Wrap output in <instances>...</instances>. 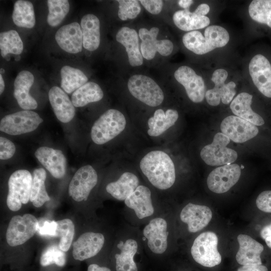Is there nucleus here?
<instances>
[{
  "instance_id": "obj_43",
  "label": "nucleus",
  "mask_w": 271,
  "mask_h": 271,
  "mask_svg": "<svg viewBox=\"0 0 271 271\" xmlns=\"http://www.w3.org/2000/svg\"><path fill=\"white\" fill-rule=\"evenodd\" d=\"M16 152L14 144L8 139L1 137L0 138V159L8 160L11 158Z\"/></svg>"
},
{
  "instance_id": "obj_20",
  "label": "nucleus",
  "mask_w": 271,
  "mask_h": 271,
  "mask_svg": "<svg viewBox=\"0 0 271 271\" xmlns=\"http://www.w3.org/2000/svg\"><path fill=\"white\" fill-rule=\"evenodd\" d=\"M35 156L54 178L61 179L65 175L66 159L61 151L41 147L36 151Z\"/></svg>"
},
{
  "instance_id": "obj_15",
  "label": "nucleus",
  "mask_w": 271,
  "mask_h": 271,
  "mask_svg": "<svg viewBox=\"0 0 271 271\" xmlns=\"http://www.w3.org/2000/svg\"><path fill=\"white\" fill-rule=\"evenodd\" d=\"M176 80L182 85L189 98L194 103H199L204 99L206 86L203 79L195 71L187 66L179 67L174 73Z\"/></svg>"
},
{
  "instance_id": "obj_48",
  "label": "nucleus",
  "mask_w": 271,
  "mask_h": 271,
  "mask_svg": "<svg viewBox=\"0 0 271 271\" xmlns=\"http://www.w3.org/2000/svg\"><path fill=\"white\" fill-rule=\"evenodd\" d=\"M210 11L209 6L206 4H201L199 5L194 12L197 15L199 16H205Z\"/></svg>"
},
{
  "instance_id": "obj_52",
  "label": "nucleus",
  "mask_w": 271,
  "mask_h": 271,
  "mask_svg": "<svg viewBox=\"0 0 271 271\" xmlns=\"http://www.w3.org/2000/svg\"><path fill=\"white\" fill-rule=\"evenodd\" d=\"M5 82L2 74H0V94H2L5 89Z\"/></svg>"
},
{
  "instance_id": "obj_6",
  "label": "nucleus",
  "mask_w": 271,
  "mask_h": 271,
  "mask_svg": "<svg viewBox=\"0 0 271 271\" xmlns=\"http://www.w3.org/2000/svg\"><path fill=\"white\" fill-rule=\"evenodd\" d=\"M217 244L218 237L214 232H203L194 240L191 248V255L196 262L204 266H215L221 261Z\"/></svg>"
},
{
  "instance_id": "obj_26",
  "label": "nucleus",
  "mask_w": 271,
  "mask_h": 271,
  "mask_svg": "<svg viewBox=\"0 0 271 271\" xmlns=\"http://www.w3.org/2000/svg\"><path fill=\"white\" fill-rule=\"evenodd\" d=\"M116 40L125 47L131 66L143 64V57L139 49V35L134 29L127 27L121 28L116 35Z\"/></svg>"
},
{
  "instance_id": "obj_38",
  "label": "nucleus",
  "mask_w": 271,
  "mask_h": 271,
  "mask_svg": "<svg viewBox=\"0 0 271 271\" xmlns=\"http://www.w3.org/2000/svg\"><path fill=\"white\" fill-rule=\"evenodd\" d=\"M250 18L271 28V0H254L248 7Z\"/></svg>"
},
{
  "instance_id": "obj_36",
  "label": "nucleus",
  "mask_w": 271,
  "mask_h": 271,
  "mask_svg": "<svg viewBox=\"0 0 271 271\" xmlns=\"http://www.w3.org/2000/svg\"><path fill=\"white\" fill-rule=\"evenodd\" d=\"M61 86L63 90L70 94L87 82L88 78L80 70L64 66L61 69Z\"/></svg>"
},
{
  "instance_id": "obj_16",
  "label": "nucleus",
  "mask_w": 271,
  "mask_h": 271,
  "mask_svg": "<svg viewBox=\"0 0 271 271\" xmlns=\"http://www.w3.org/2000/svg\"><path fill=\"white\" fill-rule=\"evenodd\" d=\"M166 220L156 217L150 221L143 229V235L147 240V245L155 254L164 253L168 247V232Z\"/></svg>"
},
{
  "instance_id": "obj_12",
  "label": "nucleus",
  "mask_w": 271,
  "mask_h": 271,
  "mask_svg": "<svg viewBox=\"0 0 271 271\" xmlns=\"http://www.w3.org/2000/svg\"><path fill=\"white\" fill-rule=\"evenodd\" d=\"M227 76V71L223 69H218L213 73L211 80L214 83V87L206 91L205 96L209 105L217 106L220 100L225 104L232 101L236 94V84L233 81L225 83Z\"/></svg>"
},
{
  "instance_id": "obj_50",
  "label": "nucleus",
  "mask_w": 271,
  "mask_h": 271,
  "mask_svg": "<svg viewBox=\"0 0 271 271\" xmlns=\"http://www.w3.org/2000/svg\"><path fill=\"white\" fill-rule=\"evenodd\" d=\"M260 234L263 239L271 236V224L263 227L261 230Z\"/></svg>"
},
{
  "instance_id": "obj_42",
  "label": "nucleus",
  "mask_w": 271,
  "mask_h": 271,
  "mask_svg": "<svg viewBox=\"0 0 271 271\" xmlns=\"http://www.w3.org/2000/svg\"><path fill=\"white\" fill-rule=\"evenodd\" d=\"M118 16L122 21L133 19L141 11L140 2L137 0H118Z\"/></svg>"
},
{
  "instance_id": "obj_39",
  "label": "nucleus",
  "mask_w": 271,
  "mask_h": 271,
  "mask_svg": "<svg viewBox=\"0 0 271 271\" xmlns=\"http://www.w3.org/2000/svg\"><path fill=\"white\" fill-rule=\"evenodd\" d=\"M49 10L47 21L52 27L58 26L64 20L70 9L67 0H48L47 1Z\"/></svg>"
},
{
  "instance_id": "obj_40",
  "label": "nucleus",
  "mask_w": 271,
  "mask_h": 271,
  "mask_svg": "<svg viewBox=\"0 0 271 271\" xmlns=\"http://www.w3.org/2000/svg\"><path fill=\"white\" fill-rule=\"evenodd\" d=\"M56 222L55 236L60 237L58 246L61 250L66 252L69 250L74 237V225L69 219H64Z\"/></svg>"
},
{
  "instance_id": "obj_55",
  "label": "nucleus",
  "mask_w": 271,
  "mask_h": 271,
  "mask_svg": "<svg viewBox=\"0 0 271 271\" xmlns=\"http://www.w3.org/2000/svg\"><path fill=\"white\" fill-rule=\"evenodd\" d=\"M241 169L244 168V166L243 165H241L240 167Z\"/></svg>"
},
{
  "instance_id": "obj_8",
  "label": "nucleus",
  "mask_w": 271,
  "mask_h": 271,
  "mask_svg": "<svg viewBox=\"0 0 271 271\" xmlns=\"http://www.w3.org/2000/svg\"><path fill=\"white\" fill-rule=\"evenodd\" d=\"M43 121L37 113L28 110H22L2 118L0 130L10 135H20L35 130Z\"/></svg>"
},
{
  "instance_id": "obj_41",
  "label": "nucleus",
  "mask_w": 271,
  "mask_h": 271,
  "mask_svg": "<svg viewBox=\"0 0 271 271\" xmlns=\"http://www.w3.org/2000/svg\"><path fill=\"white\" fill-rule=\"evenodd\" d=\"M66 263V254L61 250L58 245L52 244L49 246L42 252L40 258V264L43 266H46L55 264L59 266H63Z\"/></svg>"
},
{
  "instance_id": "obj_34",
  "label": "nucleus",
  "mask_w": 271,
  "mask_h": 271,
  "mask_svg": "<svg viewBox=\"0 0 271 271\" xmlns=\"http://www.w3.org/2000/svg\"><path fill=\"white\" fill-rule=\"evenodd\" d=\"M46 179V172L43 168L36 169L34 171L30 200L36 207H40L50 200L45 188Z\"/></svg>"
},
{
  "instance_id": "obj_5",
  "label": "nucleus",
  "mask_w": 271,
  "mask_h": 271,
  "mask_svg": "<svg viewBox=\"0 0 271 271\" xmlns=\"http://www.w3.org/2000/svg\"><path fill=\"white\" fill-rule=\"evenodd\" d=\"M32 179L33 176L26 170L16 171L10 176L7 204L11 210L18 211L22 204L28 203L30 199Z\"/></svg>"
},
{
  "instance_id": "obj_21",
  "label": "nucleus",
  "mask_w": 271,
  "mask_h": 271,
  "mask_svg": "<svg viewBox=\"0 0 271 271\" xmlns=\"http://www.w3.org/2000/svg\"><path fill=\"white\" fill-rule=\"evenodd\" d=\"M55 40L64 51L72 54L80 52L83 46L80 25L77 22L64 25L56 33Z\"/></svg>"
},
{
  "instance_id": "obj_54",
  "label": "nucleus",
  "mask_w": 271,
  "mask_h": 271,
  "mask_svg": "<svg viewBox=\"0 0 271 271\" xmlns=\"http://www.w3.org/2000/svg\"><path fill=\"white\" fill-rule=\"evenodd\" d=\"M4 72H5V70L3 69H1V74H2V73H4Z\"/></svg>"
},
{
  "instance_id": "obj_29",
  "label": "nucleus",
  "mask_w": 271,
  "mask_h": 271,
  "mask_svg": "<svg viewBox=\"0 0 271 271\" xmlns=\"http://www.w3.org/2000/svg\"><path fill=\"white\" fill-rule=\"evenodd\" d=\"M83 46L90 51L96 50L100 44V22L94 15L88 14L81 20Z\"/></svg>"
},
{
  "instance_id": "obj_46",
  "label": "nucleus",
  "mask_w": 271,
  "mask_h": 271,
  "mask_svg": "<svg viewBox=\"0 0 271 271\" xmlns=\"http://www.w3.org/2000/svg\"><path fill=\"white\" fill-rule=\"evenodd\" d=\"M56 228V221H52L50 222L46 221L44 222L42 226H39L38 231L41 235L55 236Z\"/></svg>"
},
{
  "instance_id": "obj_9",
  "label": "nucleus",
  "mask_w": 271,
  "mask_h": 271,
  "mask_svg": "<svg viewBox=\"0 0 271 271\" xmlns=\"http://www.w3.org/2000/svg\"><path fill=\"white\" fill-rule=\"evenodd\" d=\"M39 227L38 220L31 214L14 216L7 229V242L11 246L23 244L34 235Z\"/></svg>"
},
{
  "instance_id": "obj_33",
  "label": "nucleus",
  "mask_w": 271,
  "mask_h": 271,
  "mask_svg": "<svg viewBox=\"0 0 271 271\" xmlns=\"http://www.w3.org/2000/svg\"><path fill=\"white\" fill-rule=\"evenodd\" d=\"M103 97V92L100 86L94 82H88L73 93L71 101L75 107H82L98 101Z\"/></svg>"
},
{
  "instance_id": "obj_24",
  "label": "nucleus",
  "mask_w": 271,
  "mask_h": 271,
  "mask_svg": "<svg viewBox=\"0 0 271 271\" xmlns=\"http://www.w3.org/2000/svg\"><path fill=\"white\" fill-rule=\"evenodd\" d=\"M239 247L236 254L237 262L241 265L262 264L260 255L263 245L246 234H239L237 237Z\"/></svg>"
},
{
  "instance_id": "obj_2",
  "label": "nucleus",
  "mask_w": 271,
  "mask_h": 271,
  "mask_svg": "<svg viewBox=\"0 0 271 271\" xmlns=\"http://www.w3.org/2000/svg\"><path fill=\"white\" fill-rule=\"evenodd\" d=\"M182 41L189 50L196 54L203 55L224 47L229 41V35L223 27L211 25L206 28L204 36L199 31H192L186 33Z\"/></svg>"
},
{
  "instance_id": "obj_22",
  "label": "nucleus",
  "mask_w": 271,
  "mask_h": 271,
  "mask_svg": "<svg viewBox=\"0 0 271 271\" xmlns=\"http://www.w3.org/2000/svg\"><path fill=\"white\" fill-rule=\"evenodd\" d=\"M125 205L133 210L140 219L152 216L154 213L150 189L144 185H139L124 201Z\"/></svg>"
},
{
  "instance_id": "obj_10",
  "label": "nucleus",
  "mask_w": 271,
  "mask_h": 271,
  "mask_svg": "<svg viewBox=\"0 0 271 271\" xmlns=\"http://www.w3.org/2000/svg\"><path fill=\"white\" fill-rule=\"evenodd\" d=\"M97 181V174L91 166L87 165L81 167L76 172L70 182L69 194L77 202L86 200Z\"/></svg>"
},
{
  "instance_id": "obj_31",
  "label": "nucleus",
  "mask_w": 271,
  "mask_h": 271,
  "mask_svg": "<svg viewBox=\"0 0 271 271\" xmlns=\"http://www.w3.org/2000/svg\"><path fill=\"white\" fill-rule=\"evenodd\" d=\"M117 246L120 252L115 255L116 271H138L134 260V256L138 249L137 241L134 239L128 238L124 241H120Z\"/></svg>"
},
{
  "instance_id": "obj_47",
  "label": "nucleus",
  "mask_w": 271,
  "mask_h": 271,
  "mask_svg": "<svg viewBox=\"0 0 271 271\" xmlns=\"http://www.w3.org/2000/svg\"><path fill=\"white\" fill-rule=\"evenodd\" d=\"M237 271H268V269L262 264H249L242 265Z\"/></svg>"
},
{
  "instance_id": "obj_18",
  "label": "nucleus",
  "mask_w": 271,
  "mask_h": 271,
  "mask_svg": "<svg viewBox=\"0 0 271 271\" xmlns=\"http://www.w3.org/2000/svg\"><path fill=\"white\" fill-rule=\"evenodd\" d=\"M104 237L100 233L87 232L81 235L73 243V256L82 261L96 255L102 249Z\"/></svg>"
},
{
  "instance_id": "obj_19",
  "label": "nucleus",
  "mask_w": 271,
  "mask_h": 271,
  "mask_svg": "<svg viewBox=\"0 0 271 271\" xmlns=\"http://www.w3.org/2000/svg\"><path fill=\"white\" fill-rule=\"evenodd\" d=\"M181 221L187 224L190 232H197L205 227L212 219L211 209L205 205L189 203L181 210Z\"/></svg>"
},
{
  "instance_id": "obj_14",
  "label": "nucleus",
  "mask_w": 271,
  "mask_h": 271,
  "mask_svg": "<svg viewBox=\"0 0 271 271\" xmlns=\"http://www.w3.org/2000/svg\"><path fill=\"white\" fill-rule=\"evenodd\" d=\"M222 133L237 143H244L257 136L256 125L236 115L225 117L220 124Z\"/></svg>"
},
{
  "instance_id": "obj_30",
  "label": "nucleus",
  "mask_w": 271,
  "mask_h": 271,
  "mask_svg": "<svg viewBox=\"0 0 271 271\" xmlns=\"http://www.w3.org/2000/svg\"><path fill=\"white\" fill-rule=\"evenodd\" d=\"M178 117L176 110L168 109L165 112L162 109H157L148 120V134L154 137L161 135L175 124Z\"/></svg>"
},
{
  "instance_id": "obj_35",
  "label": "nucleus",
  "mask_w": 271,
  "mask_h": 271,
  "mask_svg": "<svg viewBox=\"0 0 271 271\" xmlns=\"http://www.w3.org/2000/svg\"><path fill=\"white\" fill-rule=\"evenodd\" d=\"M14 24L18 27L32 28L35 25V16L32 3L28 1L15 2L12 15Z\"/></svg>"
},
{
  "instance_id": "obj_23",
  "label": "nucleus",
  "mask_w": 271,
  "mask_h": 271,
  "mask_svg": "<svg viewBox=\"0 0 271 271\" xmlns=\"http://www.w3.org/2000/svg\"><path fill=\"white\" fill-rule=\"evenodd\" d=\"M34 81V75L27 70L21 71L14 81V96L19 106L24 110H30L37 107L36 100L29 93Z\"/></svg>"
},
{
  "instance_id": "obj_44",
  "label": "nucleus",
  "mask_w": 271,
  "mask_h": 271,
  "mask_svg": "<svg viewBox=\"0 0 271 271\" xmlns=\"http://www.w3.org/2000/svg\"><path fill=\"white\" fill-rule=\"evenodd\" d=\"M256 204L260 210L271 213V190L260 193L256 198Z\"/></svg>"
},
{
  "instance_id": "obj_25",
  "label": "nucleus",
  "mask_w": 271,
  "mask_h": 271,
  "mask_svg": "<svg viewBox=\"0 0 271 271\" xmlns=\"http://www.w3.org/2000/svg\"><path fill=\"white\" fill-rule=\"evenodd\" d=\"M49 99L54 112L61 122L70 121L75 114L74 106L66 93L58 86L52 87L49 91Z\"/></svg>"
},
{
  "instance_id": "obj_32",
  "label": "nucleus",
  "mask_w": 271,
  "mask_h": 271,
  "mask_svg": "<svg viewBox=\"0 0 271 271\" xmlns=\"http://www.w3.org/2000/svg\"><path fill=\"white\" fill-rule=\"evenodd\" d=\"M173 20L179 29L190 32L203 29L210 22L209 18L206 16H199L189 10L176 11L173 15Z\"/></svg>"
},
{
  "instance_id": "obj_1",
  "label": "nucleus",
  "mask_w": 271,
  "mask_h": 271,
  "mask_svg": "<svg viewBox=\"0 0 271 271\" xmlns=\"http://www.w3.org/2000/svg\"><path fill=\"white\" fill-rule=\"evenodd\" d=\"M140 167L150 183L158 189L167 190L175 183L174 164L164 151L155 150L149 152L141 160Z\"/></svg>"
},
{
  "instance_id": "obj_28",
  "label": "nucleus",
  "mask_w": 271,
  "mask_h": 271,
  "mask_svg": "<svg viewBox=\"0 0 271 271\" xmlns=\"http://www.w3.org/2000/svg\"><path fill=\"white\" fill-rule=\"evenodd\" d=\"M139 186L138 177L131 172H125L117 180L108 184L106 190L115 199L124 201Z\"/></svg>"
},
{
  "instance_id": "obj_11",
  "label": "nucleus",
  "mask_w": 271,
  "mask_h": 271,
  "mask_svg": "<svg viewBox=\"0 0 271 271\" xmlns=\"http://www.w3.org/2000/svg\"><path fill=\"white\" fill-rule=\"evenodd\" d=\"M159 32L158 27H154L150 30L142 28L139 30V36L141 39L140 50L145 59H153L157 52L163 56L170 55L173 50L172 41L168 39L157 40Z\"/></svg>"
},
{
  "instance_id": "obj_49",
  "label": "nucleus",
  "mask_w": 271,
  "mask_h": 271,
  "mask_svg": "<svg viewBox=\"0 0 271 271\" xmlns=\"http://www.w3.org/2000/svg\"><path fill=\"white\" fill-rule=\"evenodd\" d=\"M87 271H111L110 269L105 266H100L96 264H91L89 265Z\"/></svg>"
},
{
  "instance_id": "obj_45",
  "label": "nucleus",
  "mask_w": 271,
  "mask_h": 271,
  "mask_svg": "<svg viewBox=\"0 0 271 271\" xmlns=\"http://www.w3.org/2000/svg\"><path fill=\"white\" fill-rule=\"evenodd\" d=\"M139 2L148 12L153 15L160 13L163 7V2L161 0H141Z\"/></svg>"
},
{
  "instance_id": "obj_13",
  "label": "nucleus",
  "mask_w": 271,
  "mask_h": 271,
  "mask_svg": "<svg viewBox=\"0 0 271 271\" xmlns=\"http://www.w3.org/2000/svg\"><path fill=\"white\" fill-rule=\"evenodd\" d=\"M240 175V167L236 164L216 168L210 172L207 177L208 187L215 193L226 192L238 182Z\"/></svg>"
},
{
  "instance_id": "obj_3",
  "label": "nucleus",
  "mask_w": 271,
  "mask_h": 271,
  "mask_svg": "<svg viewBox=\"0 0 271 271\" xmlns=\"http://www.w3.org/2000/svg\"><path fill=\"white\" fill-rule=\"evenodd\" d=\"M126 125V118L122 113L115 109H109L93 123L91 138L97 145L104 144L120 134Z\"/></svg>"
},
{
  "instance_id": "obj_51",
  "label": "nucleus",
  "mask_w": 271,
  "mask_h": 271,
  "mask_svg": "<svg viewBox=\"0 0 271 271\" xmlns=\"http://www.w3.org/2000/svg\"><path fill=\"white\" fill-rule=\"evenodd\" d=\"M192 0H180L178 1V5L184 10H189V8L193 4Z\"/></svg>"
},
{
  "instance_id": "obj_4",
  "label": "nucleus",
  "mask_w": 271,
  "mask_h": 271,
  "mask_svg": "<svg viewBox=\"0 0 271 271\" xmlns=\"http://www.w3.org/2000/svg\"><path fill=\"white\" fill-rule=\"evenodd\" d=\"M127 88L132 96L151 107L160 105L164 99L160 86L152 78L144 75L131 76L127 82Z\"/></svg>"
},
{
  "instance_id": "obj_37",
  "label": "nucleus",
  "mask_w": 271,
  "mask_h": 271,
  "mask_svg": "<svg viewBox=\"0 0 271 271\" xmlns=\"http://www.w3.org/2000/svg\"><path fill=\"white\" fill-rule=\"evenodd\" d=\"M0 49L2 57L9 54L20 55L23 50V44L18 32L14 30L0 34Z\"/></svg>"
},
{
  "instance_id": "obj_7",
  "label": "nucleus",
  "mask_w": 271,
  "mask_h": 271,
  "mask_svg": "<svg viewBox=\"0 0 271 271\" xmlns=\"http://www.w3.org/2000/svg\"><path fill=\"white\" fill-rule=\"evenodd\" d=\"M229 138L222 132L217 133L212 142L204 147L200 152V156L207 165L217 166L231 164L237 158V152L227 148Z\"/></svg>"
},
{
  "instance_id": "obj_53",
  "label": "nucleus",
  "mask_w": 271,
  "mask_h": 271,
  "mask_svg": "<svg viewBox=\"0 0 271 271\" xmlns=\"http://www.w3.org/2000/svg\"><path fill=\"white\" fill-rule=\"evenodd\" d=\"M264 240L267 245L271 248V236L267 237Z\"/></svg>"
},
{
  "instance_id": "obj_27",
  "label": "nucleus",
  "mask_w": 271,
  "mask_h": 271,
  "mask_svg": "<svg viewBox=\"0 0 271 271\" xmlns=\"http://www.w3.org/2000/svg\"><path fill=\"white\" fill-rule=\"evenodd\" d=\"M252 99V95L246 92L240 93L232 100L230 108L236 116L256 126L262 125L264 121L260 115L251 109Z\"/></svg>"
},
{
  "instance_id": "obj_17",
  "label": "nucleus",
  "mask_w": 271,
  "mask_h": 271,
  "mask_svg": "<svg viewBox=\"0 0 271 271\" xmlns=\"http://www.w3.org/2000/svg\"><path fill=\"white\" fill-rule=\"evenodd\" d=\"M249 73L257 89L266 97L271 98V64L261 54L255 55L248 65Z\"/></svg>"
}]
</instances>
